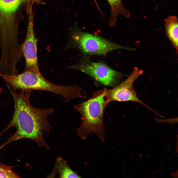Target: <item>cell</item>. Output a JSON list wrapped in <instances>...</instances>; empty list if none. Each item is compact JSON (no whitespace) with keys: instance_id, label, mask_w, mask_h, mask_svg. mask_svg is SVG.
<instances>
[{"instance_id":"obj_11","label":"cell","mask_w":178,"mask_h":178,"mask_svg":"<svg viewBox=\"0 0 178 178\" xmlns=\"http://www.w3.org/2000/svg\"><path fill=\"white\" fill-rule=\"evenodd\" d=\"M27 0H0V14L11 17L21 5Z\"/></svg>"},{"instance_id":"obj_2","label":"cell","mask_w":178,"mask_h":178,"mask_svg":"<svg viewBox=\"0 0 178 178\" xmlns=\"http://www.w3.org/2000/svg\"><path fill=\"white\" fill-rule=\"evenodd\" d=\"M0 77L14 89L49 91L60 95L65 102L77 97L83 98L84 96V90L78 85L63 86L54 84L45 79L40 72L24 71L21 74L14 75L0 73Z\"/></svg>"},{"instance_id":"obj_4","label":"cell","mask_w":178,"mask_h":178,"mask_svg":"<svg viewBox=\"0 0 178 178\" xmlns=\"http://www.w3.org/2000/svg\"><path fill=\"white\" fill-rule=\"evenodd\" d=\"M71 37L73 44L83 52L87 54L105 55L109 51L117 49L135 50L78 29L73 30Z\"/></svg>"},{"instance_id":"obj_10","label":"cell","mask_w":178,"mask_h":178,"mask_svg":"<svg viewBox=\"0 0 178 178\" xmlns=\"http://www.w3.org/2000/svg\"><path fill=\"white\" fill-rule=\"evenodd\" d=\"M59 175L60 178H81L77 173L72 170L69 165L63 158H58L55 163L53 170L51 173L53 176L55 173Z\"/></svg>"},{"instance_id":"obj_3","label":"cell","mask_w":178,"mask_h":178,"mask_svg":"<svg viewBox=\"0 0 178 178\" xmlns=\"http://www.w3.org/2000/svg\"><path fill=\"white\" fill-rule=\"evenodd\" d=\"M106 88L93 93L92 96L87 101L74 106L75 109L81 114V124L76 133L82 139L86 140L90 134H96L100 140L105 141V127L103 116L107 105L105 98Z\"/></svg>"},{"instance_id":"obj_9","label":"cell","mask_w":178,"mask_h":178,"mask_svg":"<svg viewBox=\"0 0 178 178\" xmlns=\"http://www.w3.org/2000/svg\"><path fill=\"white\" fill-rule=\"evenodd\" d=\"M166 34L178 51V19L175 16H170L165 20Z\"/></svg>"},{"instance_id":"obj_13","label":"cell","mask_w":178,"mask_h":178,"mask_svg":"<svg viewBox=\"0 0 178 178\" xmlns=\"http://www.w3.org/2000/svg\"><path fill=\"white\" fill-rule=\"evenodd\" d=\"M41 0H27V5L26 10L27 13L29 12L30 9H32V7L34 4L40 3L41 2Z\"/></svg>"},{"instance_id":"obj_7","label":"cell","mask_w":178,"mask_h":178,"mask_svg":"<svg viewBox=\"0 0 178 178\" xmlns=\"http://www.w3.org/2000/svg\"><path fill=\"white\" fill-rule=\"evenodd\" d=\"M27 32L25 39L21 44L23 55L25 60L24 71L40 72L37 56V40L33 27L32 10L29 11Z\"/></svg>"},{"instance_id":"obj_14","label":"cell","mask_w":178,"mask_h":178,"mask_svg":"<svg viewBox=\"0 0 178 178\" xmlns=\"http://www.w3.org/2000/svg\"><path fill=\"white\" fill-rule=\"evenodd\" d=\"M94 0V2H95L96 4V5H97V6L98 5V4H97V1H96V0Z\"/></svg>"},{"instance_id":"obj_8","label":"cell","mask_w":178,"mask_h":178,"mask_svg":"<svg viewBox=\"0 0 178 178\" xmlns=\"http://www.w3.org/2000/svg\"><path fill=\"white\" fill-rule=\"evenodd\" d=\"M110 8L111 15L108 21V24L111 26H115L118 16L121 14L125 17L129 18L130 12L124 6L122 0H107Z\"/></svg>"},{"instance_id":"obj_6","label":"cell","mask_w":178,"mask_h":178,"mask_svg":"<svg viewBox=\"0 0 178 178\" xmlns=\"http://www.w3.org/2000/svg\"><path fill=\"white\" fill-rule=\"evenodd\" d=\"M144 72L143 69L135 67L131 75L122 83L112 89L106 88L105 98L107 105L114 101H133L142 104L156 113L139 99L133 88L134 82Z\"/></svg>"},{"instance_id":"obj_1","label":"cell","mask_w":178,"mask_h":178,"mask_svg":"<svg viewBox=\"0 0 178 178\" xmlns=\"http://www.w3.org/2000/svg\"><path fill=\"white\" fill-rule=\"evenodd\" d=\"M8 87L14 100L15 110L12 118L0 135L13 127L16 128V131L6 139L5 143L0 147V149L11 142L22 139L32 140L39 146L50 149L43 135L44 132L49 133L52 128L47 117L53 112V110L37 108L32 106L30 100L31 91L18 92L9 86Z\"/></svg>"},{"instance_id":"obj_12","label":"cell","mask_w":178,"mask_h":178,"mask_svg":"<svg viewBox=\"0 0 178 178\" xmlns=\"http://www.w3.org/2000/svg\"><path fill=\"white\" fill-rule=\"evenodd\" d=\"M14 166H8L0 162V178H18L19 176L14 172L12 169Z\"/></svg>"},{"instance_id":"obj_5","label":"cell","mask_w":178,"mask_h":178,"mask_svg":"<svg viewBox=\"0 0 178 178\" xmlns=\"http://www.w3.org/2000/svg\"><path fill=\"white\" fill-rule=\"evenodd\" d=\"M81 71L105 86L115 87L123 76V74L101 62H89L68 67Z\"/></svg>"}]
</instances>
